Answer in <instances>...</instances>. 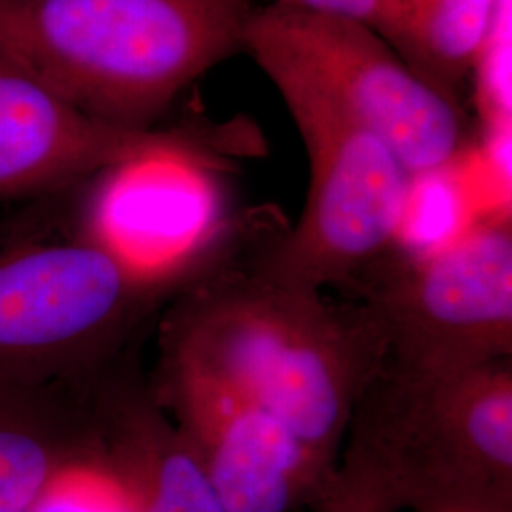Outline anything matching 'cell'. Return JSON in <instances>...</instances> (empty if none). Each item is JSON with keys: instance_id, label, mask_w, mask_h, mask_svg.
Wrapping results in <instances>:
<instances>
[{"instance_id": "277c9868", "label": "cell", "mask_w": 512, "mask_h": 512, "mask_svg": "<svg viewBox=\"0 0 512 512\" xmlns=\"http://www.w3.org/2000/svg\"><path fill=\"white\" fill-rule=\"evenodd\" d=\"M308 154L306 203L253 266L306 289L359 287L399 243L416 179L355 116L289 76L270 78Z\"/></svg>"}, {"instance_id": "6da1fadb", "label": "cell", "mask_w": 512, "mask_h": 512, "mask_svg": "<svg viewBox=\"0 0 512 512\" xmlns=\"http://www.w3.org/2000/svg\"><path fill=\"white\" fill-rule=\"evenodd\" d=\"M160 366L222 385L281 421L336 471L384 342L365 304H336L249 268L215 266L177 294Z\"/></svg>"}, {"instance_id": "ba28073f", "label": "cell", "mask_w": 512, "mask_h": 512, "mask_svg": "<svg viewBox=\"0 0 512 512\" xmlns=\"http://www.w3.org/2000/svg\"><path fill=\"white\" fill-rule=\"evenodd\" d=\"M219 154L198 141L156 148L93 177L78 232L145 281L183 291L215 266L200 171Z\"/></svg>"}, {"instance_id": "9a60e30c", "label": "cell", "mask_w": 512, "mask_h": 512, "mask_svg": "<svg viewBox=\"0 0 512 512\" xmlns=\"http://www.w3.org/2000/svg\"><path fill=\"white\" fill-rule=\"evenodd\" d=\"M403 499L384 469L346 440L338 469L311 512H403Z\"/></svg>"}, {"instance_id": "7a4b0ae2", "label": "cell", "mask_w": 512, "mask_h": 512, "mask_svg": "<svg viewBox=\"0 0 512 512\" xmlns=\"http://www.w3.org/2000/svg\"><path fill=\"white\" fill-rule=\"evenodd\" d=\"M253 10V0H16L0 4V52L95 120L150 129L243 50Z\"/></svg>"}, {"instance_id": "e0dca14e", "label": "cell", "mask_w": 512, "mask_h": 512, "mask_svg": "<svg viewBox=\"0 0 512 512\" xmlns=\"http://www.w3.org/2000/svg\"><path fill=\"white\" fill-rule=\"evenodd\" d=\"M416 512H512V505H444Z\"/></svg>"}, {"instance_id": "9c48e42d", "label": "cell", "mask_w": 512, "mask_h": 512, "mask_svg": "<svg viewBox=\"0 0 512 512\" xmlns=\"http://www.w3.org/2000/svg\"><path fill=\"white\" fill-rule=\"evenodd\" d=\"M150 391L200 459L226 512L311 507L336 473L272 414L222 385L158 366Z\"/></svg>"}, {"instance_id": "4fadbf2b", "label": "cell", "mask_w": 512, "mask_h": 512, "mask_svg": "<svg viewBox=\"0 0 512 512\" xmlns=\"http://www.w3.org/2000/svg\"><path fill=\"white\" fill-rule=\"evenodd\" d=\"M501 6L503 0H401L389 44L448 93L488 52Z\"/></svg>"}, {"instance_id": "5b68a950", "label": "cell", "mask_w": 512, "mask_h": 512, "mask_svg": "<svg viewBox=\"0 0 512 512\" xmlns=\"http://www.w3.org/2000/svg\"><path fill=\"white\" fill-rule=\"evenodd\" d=\"M84 238L0 243V385L78 384L97 376L169 294Z\"/></svg>"}, {"instance_id": "8992f818", "label": "cell", "mask_w": 512, "mask_h": 512, "mask_svg": "<svg viewBox=\"0 0 512 512\" xmlns=\"http://www.w3.org/2000/svg\"><path fill=\"white\" fill-rule=\"evenodd\" d=\"M357 289L382 334L380 370L395 378L429 382L512 359L509 215L435 249L387 256Z\"/></svg>"}, {"instance_id": "7c38bea8", "label": "cell", "mask_w": 512, "mask_h": 512, "mask_svg": "<svg viewBox=\"0 0 512 512\" xmlns=\"http://www.w3.org/2000/svg\"><path fill=\"white\" fill-rule=\"evenodd\" d=\"M92 382L0 385V512H27L55 469L90 442Z\"/></svg>"}, {"instance_id": "8fae6325", "label": "cell", "mask_w": 512, "mask_h": 512, "mask_svg": "<svg viewBox=\"0 0 512 512\" xmlns=\"http://www.w3.org/2000/svg\"><path fill=\"white\" fill-rule=\"evenodd\" d=\"M99 382L92 385L93 439L133 512H226L150 387L128 378Z\"/></svg>"}, {"instance_id": "5bb4252c", "label": "cell", "mask_w": 512, "mask_h": 512, "mask_svg": "<svg viewBox=\"0 0 512 512\" xmlns=\"http://www.w3.org/2000/svg\"><path fill=\"white\" fill-rule=\"evenodd\" d=\"M27 512H133V507L92 433L90 442L44 482Z\"/></svg>"}, {"instance_id": "2e32d148", "label": "cell", "mask_w": 512, "mask_h": 512, "mask_svg": "<svg viewBox=\"0 0 512 512\" xmlns=\"http://www.w3.org/2000/svg\"><path fill=\"white\" fill-rule=\"evenodd\" d=\"M300 12L325 18L344 19L372 29L389 42L393 37L401 0H272Z\"/></svg>"}, {"instance_id": "3957f363", "label": "cell", "mask_w": 512, "mask_h": 512, "mask_svg": "<svg viewBox=\"0 0 512 512\" xmlns=\"http://www.w3.org/2000/svg\"><path fill=\"white\" fill-rule=\"evenodd\" d=\"M346 440L384 469L406 511L512 505V361L429 382L380 370Z\"/></svg>"}, {"instance_id": "52a82bcc", "label": "cell", "mask_w": 512, "mask_h": 512, "mask_svg": "<svg viewBox=\"0 0 512 512\" xmlns=\"http://www.w3.org/2000/svg\"><path fill=\"white\" fill-rule=\"evenodd\" d=\"M243 50L268 78L300 80L355 116L414 179L458 160L463 118L450 93L372 29L270 2L251 12Z\"/></svg>"}, {"instance_id": "ac0fdd59", "label": "cell", "mask_w": 512, "mask_h": 512, "mask_svg": "<svg viewBox=\"0 0 512 512\" xmlns=\"http://www.w3.org/2000/svg\"><path fill=\"white\" fill-rule=\"evenodd\" d=\"M6 2H16V0H0V4H6Z\"/></svg>"}, {"instance_id": "30bf717a", "label": "cell", "mask_w": 512, "mask_h": 512, "mask_svg": "<svg viewBox=\"0 0 512 512\" xmlns=\"http://www.w3.org/2000/svg\"><path fill=\"white\" fill-rule=\"evenodd\" d=\"M186 141L192 137L95 120L0 52V202L50 194Z\"/></svg>"}]
</instances>
